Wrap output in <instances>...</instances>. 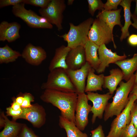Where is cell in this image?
<instances>
[{"label": "cell", "mask_w": 137, "mask_h": 137, "mask_svg": "<svg viewBox=\"0 0 137 137\" xmlns=\"http://www.w3.org/2000/svg\"><path fill=\"white\" fill-rule=\"evenodd\" d=\"M89 13L93 16L96 11L104 10V4L101 0H88Z\"/></svg>", "instance_id": "27"}, {"label": "cell", "mask_w": 137, "mask_h": 137, "mask_svg": "<svg viewBox=\"0 0 137 137\" xmlns=\"http://www.w3.org/2000/svg\"><path fill=\"white\" fill-rule=\"evenodd\" d=\"M18 137H39L25 124H23Z\"/></svg>", "instance_id": "31"}, {"label": "cell", "mask_w": 137, "mask_h": 137, "mask_svg": "<svg viewBox=\"0 0 137 137\" xmlns=\"http://www.w3.org/2000/svg\"><path fill=\"white\" fill-rule=\"evenodd\" d=\"M25 4L22 3L13 6L12 11L14 16L20 18L31 28H53L52 24L46 19L30 9L27 10L25 7Z\"/></svg>", "instance_id": "5"}, {"label": "cell", "mask_w": 137, "mask_h": 137, "mask_svg": "<svg viewBox=\"0 0 137 137\" xmlns=\"http://www.w3.org/2000/svg\"><path fill=\"white\" fill-rule=\"evenodd\" d=\"M131 18L133 21L131 25L137 29V18L133 14H131Z\"/></svg>", "instance_id": "40"}, {"label": "cell", "mask_w": 137, "mask_h": 137, "mask_svg": "<svg viewBox=\"0 0 137 137\" xmlns=\"http://www.w3.org/2000/svg\"><path fill=\"white\" fill-rule=\"evenodd\" d=\"M94 20L90 17L77 25L70 23L68 32L58 36L66 41L67 46L71 49L79 46H83L89 39L88 33Z\"/></svg>", "instance_id": "3"}, {"label": "cell", "mask_w": 137, "mask_h": 137, "mask_svg": "<svg viewBox=\"0 0 137 137\" xmlns=\"http://www.w3.org/2000/svg\"><path fill=\"white\" fill-rule=\"evenodd\" d=\"M91 137H106L105 136L102 126L99 125L96 128L91 130Z\"/></svg>", "instance_id": "36"}, {"label": "cell", "mask_w": 137, "mask_h": 137, "mask_svg": "<svg viewBox=\"0 0 137 137\" xmlns=\"http://www.w3.org/2000/svg\"><path fill=\"white\" fill-rule=\"evenodd\" d=\"M66 8L64 0H51L45 8H40L39 12L52 24L55 25L60 31L63 29V13Z\"/></svg>", "instance_id": "7"}, {"label": "cell", "mask_w": 137, "mask_h": 137, "mask_svg": "<svg viewBox=\"0 0 137 137\" xmlns=\"http://www.w3.org/2000/svg\"><path fill=\"white\" fill-rule=\"evenodd\" d=\"M75 113V124L81 131H83L88 123V116L92 106L88 103L85 93L78 94Z\"/></svg>", "instance_id": "10"}, {"label": "cell", "mask_w": 137, "mask_h": 137, "mask_svg": "<svg viewBox=\"0 0 137 137\" xmlns=\"http://www.w3.org/2000/svg\"><path fill=\"white\" fill-rule=\"evenodd\" d=\"M59 126L65 130L67 137H88L87 133H83L73 122L61 115L59 116Z\"/></svg>", "instance_id": "25"}, {"label": "cell", "mask_w": 137, "mask_h": 137, "mask_svg": "<svg viewBox=\"0 0 137 137\" xmlns=\"http://www.w3.org/2000/svg\"><path fill=\"white\" fill-rule=\"evenodd\" d=\"M134 75L135 76L134 85H135L137 84V71Z\"/></svg>", "instance_id": "45"}, {"label": "cell", "mask_w": 137, "mask_h": 137, "mask_svg": "<svg viewBox=\"0 0 137 137\" xmlns=\"http://www.w3.org/2000/svg\"><path fill=\"white\" fill-rule=\"evenodd\" d=\"M131 121L137 130V104L134 102L130 111Z\"/></svg>", "instance_id": "33"}, {"label": "cell", "mask_w": 137, "mask_h": 137, "mask_svg": "<svg viewBox=\"0 0 137 137\" xmlns=\"http://www.w3.org/2000/svg\"><path fill=\"white\" fill-rule=\"evenodd\" d=\"M130 93L134 94L136 96L137 99L136 101L137 102V84L134 85Z\"/></svg>", "instance_id": "42"}, {"label": "cell", "mask_w": 137, "mask_h": 137, "mask_svg": "<svg viewBox=\"0 0 137 137\" xmlns=\"http://www.w3.org/2000/svg\"><path fill=\"white\" fill-rule=\"evenodd\" d=\"M132 1V0H122L120 4L123 8L125 19L124 24L121 29V33L120 38L121 41L130 36L129 29L132 23L131 20V13L130 7Z\"/></svg>", "instance_id": "24"}, {"label": "cell", "mask_w": 137, "mask_h": 137, "mask_svg": "<svg viewBox=\"0 0 137 137\" xmlns=\"http://www.w3.org/2000/svg\"><path fill=\"white\" fill-rule=\"evenodd\" d=\"M122 8L116 10L105 11L103 10L99 11L96 16L98 18L105 22L113 31L114 27L119 26L121 28L123 26L121 21L120 13Z\"/></svg>", "instance_id": "19"}, {"label": "cell", "mask_w": 137, "mask_h": 137, "mask_svg": "<svg viewBox=\"0 0 137 137\" xmlns=\"http://www.w3.org/2000/svg\"><path fill=\"white\" fill-rule=\"evenodd\" d=\"M92 68L86 62L80 68L72 70L67 69L66 71L75 87L77 94L85 93V80L90 69Z\"/></svg>", "instance_id": "13"}, {"label": "cell", "mask_w": 137, "mask_h": 137, "mask_svg": "<svg viewBox=\"0 0 137 137\" xmlns=\"http://www.w3.org/2000/svg\"><path fill=\"white\" fill-rule=\"evenodd\" d=\"M42 89H51L67 92H76V88L66 70L57 68L50 71L47 80L42 84Z\"/></svg>", "instance_id": "4"}, {"label": "cell", "mask_w": 137, "mask_h": 137, "mask_svg": "<svg viewBox=\"0 0 137 137\" xmlns=\"http://www.w3.org/2000/svg\"><path fill=\"white\" fill-rule=\"evenodd\" d=\"M21 26L16 22L9 23L6 21L0 24V41L13 42L20 37L19 32Z\"/></svg>", "instance_id": "16"}, {"label": "cell", "mask_w": 137, "mask_h": 137, "mask_svg": "<svg viewBox=\"0 0 137 137\" xmlns=\"http://www.w3.org/2000/svg\"><path fill=\"white\" fill-rule=\"evenodd\" d=\"M88 99L93 103L91 112L93 113L91 119L92 124H94L96 118H103V113L108 104L109 100L112 95L109 92L104 94H100L92 92H87Z\"/></svg>", "instance_id": "11"}, {"label": "cell", "mask_w": 137, "mask_h": 137, "mask_svg": "<svg viewBox=\"0 0 137 137\" xmlns=\"http://www.w3.org/2000/svg\"><path fill=\"white\" fill-rule=\"evenodd\" d=\"M88 37L90 40L99 46L112 42L114 48H116L113 31L105 22L98 18L94 19L89 31Z\"/></svg>", "instance_id": "6"}, {"label": "cell", "mask_w": 137, "mask_h": 137, "mask_svg": "<svg viewBox=\"0 0 137 137\" xmlns=\"http://www.w3.org/2000/svg\"><path fill=\"white\" fill-rule=\"evenodd\" d=\"M98 53L100 62L98 68L96 71L98 74L104 72L110 64H114L117 61L126 59L127 57L125 53L122 56H119L116 52H113L111 49L107 48L105 44L99 46Z\"/></svg>", "instance_id": "12"}, {"label": "cell", "mask_w": 137, "mask_h": 137, "mask_svg": "<svg viewBox=\"0 0 137 137\" xmlns=\"http://www.w3.org/2000/svg\"><path fill=\"white\" fill-rule=\"evenodd\" d=\"M134 74L126 82L122 81L116 89L113 101L108 104L105 111L104 119L105 121L113 116L119 115L126 106L129 101L128 95L134 85Z\"/></svg>", "instance_id": "2"}, {"label": "cell", "mask_w": 137, "mask_h": 137, "mask_svg": "<svg viewBox=\"0 0 137 137\" xmlns=\"http://www.w3.org/2000/svg\"><path fill=\"white\" fill-rule=\"evenodd\" d=\"M136 99L135 95L130 93L126 106L112 121L110 130L106 137H119L123 130L130 122L131 110Z\"/></svg>", "instance_id": "8"}, {"label": "cell", "mask_w": 137, "mask_h": 137, "mask_svg": "<svg viewBox=\"0 0 137 137\" xmlns=\"http://www.w3.org/2000/svg\"><path fill=\"white\" fill-rule=\"evenodd\" d=\"M22 109L21 114L14 121L19 119H26L36 128H40L45 124L46 114L45 110L42 106L36 103L32 104L30 107H22Z\"/></svg>", "instance_id": "9"}, {"label": "cell", "mask_w": 137, "mask_h": 137, "mask_svg": "<svg viewBox=\"0 0 137 137\" xmlns=\"http://www.w3.org/2000/svg\"><path fill=\"white\" fill-rule=\"evenodd\" d=\"M136 5L133 14L137 18V0H135Z\"/></svg>", "instance_id": "43"}, {"label": "cell", "mask_w": 137, "mask_h": 137, "mask_svg": "<svg viewBox=\"0 0 137 137\" xmlns=\"http://www.w3.org/2000/svg\"><path fill=\"white\" fill-rule=\"evenodd\" d=\"M74 1V0H68L67 3V5H72Z\"/></svg>", "instance_id": "44"}, {"label": "cell", "mask_w": 137, "mask_h": 137, "mask_svg": "<svg viewBox=\"0 0 137 137\" xmlns=\"http://www.w3.org/2000/svg\"></svg>", "instance_id": "46"}, {"label": "cell", "mask_w": 137, "mask_h": 137, "mask_svg": "<svg viewBox=\"0 0 137 137\" xmlns=\"http://www.w3.org/2000/svg\"><path fill=\"white\" fill-rule=\"evenodd\" d=\"M137 130L132 122L127 125L122 130L119 137H137Z\"/></svg>", "instance_id": "28"}, {"label": "cell", "mask_w": 137, "mask_h": 137, "mask_svg": "<svg viewBox=\"0 0 137 137\" xmlns=\"http://www.w3.org/2000/svg\"><path fill=\"white\" fill-rule=\"evenodd\" d=\"M128 42L131 45L137 46V35L132 34L130 35L128 39Z\"/></svg>", "instance_id": "37"}, {"label": "cell", "mask_w": 137, "mask_h": 137, "mask_svg": "<svg viewBox=\"0 0 137 137\" xmlns=\"http://www.w3.org/2000/svg\"><path fill=\"white\" fill-rule=\"evenodd\" d=\"M13 102L11 104V107L15 111L19 110L21 109L22 107L21 106L15 102L14 97L12 98Z\"/></svg>", "instance_id": "38"}, {"label": "cell", "mask_w": 137, "mask_h": 137, "mask_svg": "<svg viewBox=\"0 0 137 137\" xmlns=\"http://www.w3.org/2000/svg\"><path fill=\"white\" fill-rule=\"evenodd\" d=\"M71 49L64 45H62L56 49L55 55L49 65L50 71L57 68L68 69L66 61L67 55Z\"/></svg>", "instance_id": "17"}, {"label": "cell", "mask_w": 137, "mask_h": 137, "mask_svg": "<svg viewBox=\"0 0 137 137\" xmlns=\"http://www.w3.org/2000/svg\"><path fill=\"white\" fill-rule=\"evenodd\" d=\"M95 70L91 68L87 77V83L85 92L102 91L104 82L103 74L97 75L94 73Z\"/></svg>", "instance_id": "22"}, {"label": "cell", "mask_w": 137, "mask_h": 137, "mask_svg": "<svg viewBox=\"0 0 137 137\" xmlns=\"http://www.w3.org/2000/svg\"><path fill=\"white\" fill-rule=\"evenodd\" d=\"M83 47L86 62L96 71L100 63L97 54L99 46L89 39Z\"/></svg>", "instance_id": "18"}, {"label": "cell", "mask_w": 137, "mask_h": 137, "mask_svg": "<svg viewBox=\"0 0 137 137\" xmlns=\"http://www.w3.org/2000/svg\"><path fill=\"white\" fill-rule=\"evenodd\" d=\"M68 69L75 70L80 68L86 63L84 47L79 46L72 49L66 59Z\"/></svg>", "instance_id": "15"}, {"label": "cell", "mask_w": 137, "mask_h": 137, "mask_svg": "<svg viewBox=\"0 0 137 137\" xmlns=\"http://www.w3.org/2000/svg\"><path fill=\"white\" fill-rule=\"evenodd\" d=\"M122 0H107L104 4V10L105 11L116 10Z\"/></svg>", "instance_id": "30"}, {"label": "cell", "mask_w": 137, "mask_h": 137, "mask_svg": "<svg viewBox=\"0 0 137 137\" xmlns=\"http://www.w3.org/2000/svg\"><path fill=\"white\" fill-rule=\"evenodd\" d=\"M21 56L20 52L13 50L8 44L0 47V64L13 62Z\"/></svg>", "instance_id": "26"}, {"label": "cell", "mask_w": 137, "mask_h": 137, "mask_svg": "<svg viewBox=\"0 0 137 137\" xmlns=\"http://www.w3.org/2000/svg\"><path fill=\"white\" fill-rule=\"evenodd\" d=\"M21 57L28 64L38 66L46 58L47 54L41 47L35 46L29 43L23 50Z\"/></svg>", "instance_id": "14"}, {"label": "cell", "mask_w": 137, "mask_h": 137, "mask_svg": "<svg viewBox=\"0 0 137 137\" xmlns=\"http://www.w3.org/2000/svg\"><path fill=\"white\" fill-rule=\"evenodd\" d=\"M51 0H24L25 4H29L39 7L41 8H45L48 6Z\"/></svg>", "instance_id": "29"}, {"label": "cell", "mask_w": 137, "mask_h": 137, "mask_svg": "<svg viewBox=\"0 0 137 137\" xmlns=\"http://www.w3.org/2000/svg\"><path fill=\"white\" fill-rule=\"evenodd\" d=\"M114 64L121 68L123 74V79L127 81L137 71V53L130 58L118 61Z\"/></svg>", "instance_id": "21"}, {"label": "cell", "mask_w": 137, "mask_h": 137, "mask_svg": "<svg viewBox=\"0 0 137 137\" xmlns=\"http://www.w3.org/2000/svg\"><path fill=\"white\" fill-rule=\"evenodd\" d=\"M24 98L23 102L21 105V107L23 108H27L31 107L32 105L31 102L34 101L33 96L30 93H25L23 94Z\"/></svg>", "instance_id": "32"}, {"label": "cell", "mask_w": 137, "mask_h": 137, "mask_svg": "<svg viewBox=\"0 0 137 137\" xmlns=\"http://www.w3.org/2000/svg\"><path fill=\"white\" fill-rule=\"evenodd\" d=\"M6 110L7 116H12L13 121H14L16 118L19 116L22 112V108L19 110L15 111L13 110L11 106L7 108Z\"/></svg>", "instance_id": "35"}, {"label": "cell", "mask_w": 137, "mask_h": 137, "mask_svg": "<svg viewBox=\"0 0 137 137\" xmlns=\"http://www.w3.org/2000/svg\"><path fill=\"white\" fill-rule=\"evenodd\" d=\"M78 95L51 89L45 90L40 96L43 101L50 103L58 108L61 116L75 124V113Z\"/></svg>", "instance_id": "1"}, {"label": "cell", "mask_w": 137, "mask_h": 137, "mask_svg": "<svg viewBox=\"0 0 137 137\" xmlns=\"http://www.w3.org/2000/svg\"><path fill=\"white\" fill-rule=\"evenodd\" d=\"M14 98L16 103L21 106L24 100V98L23 94L21 95H20L16 98L14 97Z\"/></svg>", "instance_id": "39"}, {"label": "cell", "mask_w": 137, "mask_h": 137, "mask_svg": "<svg viewBox=\"0 0 137 137\" xmlns=\"http://www.w3.org/2000/svg\"><path fill=\"white\" fill-rule=\"evenodd\" d=\"M1 113L5 118V123L4 129L0 132V137H18L23 124L10 121L3 111Z\"/></svg>", "instance_id": "23"}, {"label": "cell", "mask_w": 137, "mask_h": 137, "mask_svg": "<svg viewBox=\"0 0 137 137\" xmlns=\"http://www.w3.org/2000/svg\"><path fill=\"white\" fill-rule=\"evenodd\" d=\"M110 73L109 75L104 76L102 87L108 89L109 92L112 95L118 85L123 79L124 75L122 71L118 68L111 69Z\"/></svg>", "instance_id": "20"}, {"label": "cell", "mask_w": 137, "mask_h": 137, "mask_svg": "<svg viewBox=\"0 0 137 137\" xmlns=\"http://www.w3.org/2000/svg\"><path fill=\"white\" fill-rule=\"evenodd\" d=\"M24 0H0V8H2L5 7L9 6H14L19 4L23 3Z\"/></svg>", "instance_id": "34"}, {"label": "cell", "mask_w": 137, "mask_h": 137, "mask_svg": "<svg viewBox=\"0 0 137 137\" xmlns=\"http://www.w3.org/2000/svg\"><path fill=\"white\" fill-rule=\"evenodd\" d=\"M5 118L1 113L0 116V128L4 127L5 125Z\"/></svg>", "instance_id": "41"}]
</instances>
